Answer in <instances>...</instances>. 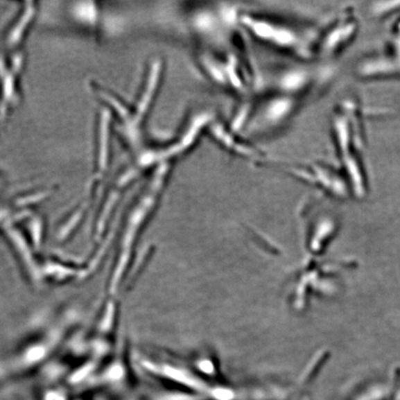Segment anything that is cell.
Here are the masks:
<instances>
[{
	"label": "cell",
	"mask_w": 400,
	"mask_h": 400,
	"mask_svg": "<svg viewBox=\"0 0 400 400\" xmlns=\"http://www.w3.org/2000/svg\"><path fill=\"white\" fill-rule=\"evenodd\" d=\"M214 121V116L211 113L208 112L197 113L190 119L177 139L161 150L146 153L140 159V165L150 167L156 164L158 166L161 164H171L172 159L191 150L197 144L201 134L205 130L209 129Z\"/></svg>",
	"instance_id": "cell-1"
},
{
	"label": "cell",
	"mask_w": 400,
	"mask_h": 400,
	"mask_svg": "<svg viewBox=\"0 0 400 400\" xmlns=\"http://www.w3.org/2000/svg\"><path fill=\"white\" fill-rule=\"evenodd\" d=\"M240 23L251 35L269 45L297 51L302 46L300 35L284 24L250 15H243L240 17Z\"/></svg>",
	"instance_id": "cell-2"
},
{
	"label": "cell",
	"mask_w": 400,
	"mask_h": 400,
	"mask_svg": "<svg viewBox=\"0 0 400 400\" xmlns=\"http://www.w3.org/2000/svg\"><path fill=\"white\" fill-rule=\"evenodd\" d=\"M208 130L215 141L219 143L225 150L237 156L250 159H261L263 157L261 151L243 141L237 132L219 121H212Z\"/></svg>",
	"instance_id": "cell-3"
},
{
	"label": "cell",
	"mask_w": 400,
	"mask_h": 400,
	"mask_svg": "<svg viewBox=\"0 0 400 400\" xmlns=\"http://www.w3.org/2000/svg\"><path fill=\"white\" fill-rule=\"evenodd\" d=\"M162 71H164L162 60L159 59L153 60L150 65V69H148L147 80H146L139 101L137 102L136 113L132 117L134 126L136 129L139 127L142 121L147 117L148 113L150 112L157 92H158L159 85H161Z\"/></svg>",
	"instance_id": "cell-4"
},
{
	"label": "cell",
	"mask_w": 400,
	"mask_h": 400,
	"mask_svg": "<svg viewBox=\"0 0 400 400\" xmlns=\"http://www.w3.org/2000/svg\"><path fill=\"white\" fill-rule=\"evenodd\" d=\"M293 98L292 96H283L274 98L269 105L264 107L263 115L265 120L271 123L285 120L286 116L290 114L293 109Z\"/></svg>",
	"instance_id": "cell-5"
},
{
	"label": "cell",
	"mask_w": 400,
	"mask_h": 400,
	"mask_svg": "<svg viewBox=\"0 0 400 400\" xmlns=\"http://www.w3.org/2000/svg\"><path fill=\"white\" fill-rule=\"evenodd\" d=\"M35 15V8L27 7L24 10L23 15L19 18L17 23L13 26L12 30L8 35L7 43L10 46H17L24 38V33L26 32L27 27L29 26Z\"/></svg>",
	"instance_id": "cell-6"
}]
</instances>
